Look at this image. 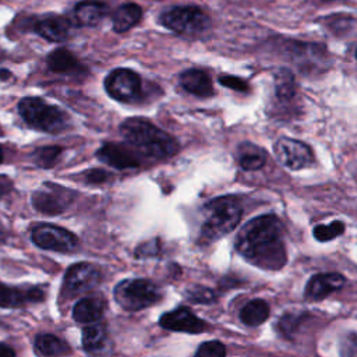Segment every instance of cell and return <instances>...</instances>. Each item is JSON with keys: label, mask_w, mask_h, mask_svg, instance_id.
<instances>
[{"label": "cell", "mask_w": 357, "mask_h": 357, "mask_svg": "<svg viewBox=\"0 0 357 357\" xmlns=\"http://www.w3.org/2000/svg\"><path fill=\"white\" fill-rule=\"evenodd\" d=\"M185 297L191 303H202V304L213 303L216 298L213 290H211L209 287H205V286H198V284L188 287L185 291Z\"/></svg>", "instance_id": "f1b7e54d"}, {"label": "cell", "mask_w": 357, "mask_h": 357, "mask_svg": "<svg viewBox=\"0 0 357 357\" xmlns=\"http://www.w3.org/2000/svg\"><path fill=\"white\" fill-rule=\"evenodd\" d=\"M159 325L167 331L185 333H201L208 328L206 322L198 318L188 307H177L167 311L159 318Z\"/></svg>", "instance_id": "7c38bea8"}, {"label": "cell", "mask_w": 357, "mask_h": 357, "mask_svg": "<svg viewBox=\"0 0 357 357\" xmlns=\"http://www.w3.org/2000/svg\"><path fill=\"white\" fill-rule=\"evenodd\" d=\"M181 86L197 96H211L213 93V86L211 77L198 68H190L180 74L178 77Z\"/></svg>", "instance_id": "ac0fdd59"}, {"label": "cell", "mask_w": 357, "mask_h": 357, "mask_svg": "<svg viewBox=\"0 0 357 357\" xmlns=\"http://www.w3.org/2000/svg\"><path fill=\"white\" fill-rule=\"evenodd\" d=\"M0 57H1V52H0Z\"/></svg>", "instance_id": "b9f144b4"}, {"label": "cell", "mask_w": 357, "mask_h": 357, "mask_svg": "<svg viewBox=\"0 0 357 357\" xmlns=\"http://www.w3.org/2000/svg\"><path fill=\"white\" fill-rule=\"evenodd\" d=\"M0 357H15V353L10 346L0 343Z\"/></svg>", "instance_id": "74e56055"}, {"label": "cell", "mask_w": 357, "mask_h": 357, "mask_svg": "<svg viewBox=\"0 0 357 357\" xmlns=\"http://www.w3.org/2000/svg\"><path fill=\"white\" fill-rule=\"evenodd\" d=\"M10 77H11V73H10L8 70H6V68H0V79L6 81V79H8Z\"/></svg>", "instance_id": "f35d334b"}, {"label": "cell", "mask_w": 357, "mask_h": 357, "mask_svg": "<svg viewBox=\"0 0 357 357\" xmlns=\"http://www.w3.org/2000/svg\"><path fill=\"white\" fill-rule=\"evenodd\" d=\"M61 146L59 145H46V146H40L38 149L33 151L32 153V160L35 162L36 166L43 167V169H49L53 167L60 155H61Z\"/></svg>", "instance_id": "4316f807"}, {"label": "cell", "mask_w": 357, "mask_h": 357, "mask_svg": "<svg viewBox=\"0 0 357 357\" xmlns=\"http://www.w3.org/2000/svg\"><path fill=\"white\" fill-rule=\"evenodd\" d=\"M110 177L109 172L103 170V169H91L88 172H85V178L88 183L92 184H99V183H105L107 178Z\"/></svg>", "instance_id": "836d02e7"}, {"label": "cell", "mask_w": 357, "mask_h": 357, "mask_svg": "<svg viewBox=\"0 0 357 357\" xmlns=\"http://www.w3.org/2000/svg\"><path fill=\"white\" fill-rule=\"evenodd\" d=\"M269 317V305L261 298L248 301L240 311V319L248 326H257L265 322Z\"/></svg>", "instance_id": "d4e9b609"}, {"label": "cell", "mask_w": 357, "mask_h": 357, "mask_svg": "<svg viewBox=\"0 0 357 357\" xmlns=\"http://www.w3.org/2000/svg\"><path fill=\"white\" fill-rule=\"evenodd\" d=\"M236 250L258 268L280 269L286 264V248L278 216L261 215L248 220L236 237Z\"/></svg>", "instance_id": "6da1fadb"}, {"label": "cell", "mask_w": 357, "mask_h": 357, "mask_svg": "<svg viewBox=\"0 0 357 357\" xmlns=\"http://www.w3.org/2000/svg\"><path fill=\"white\" fill-rule=\"evenodd\" d=\"M47 67L54 73H74L81 68L77 57L67 49H56L47 56Z\"/></svg>", "instance_id": "cb8c5ba5"}, {"label": "cell", "mask_w": 357, "mask_h": 357, "mask_svg": "<svg viewBox=\"0 0 357 357\" xmlns=\"http://www.w3.org/2000/svg\"><path fill=\"white\" fill-rule=\"evenodd\" d=\"M105 300L98 296L84 297L75 303L73 308V318L79 324H93L103 317Z\"/></svg>", "instance_id": "e0dca14e"}, {"label": "cell", "mask_w": 357, "mask_h": 357, "mask_svg": "<svg viewBox=\"0 0 357 357\" xmlns=\"http://www.w3.org/2000/svg\"><path fill=\"white\" fill-rule=\"evenodd\" d=\"M74 192L56 183H45L32 194L33 208L45 215H59L73 202Z\"/></svg>", "instance_id": "ba28073f"}, {"label": "cell", "mask_w": 357, "mask_h": 357, "mask_svg": "<svg viewBox=\"0 0 357 357\" xmlns=\"http://www.w3.org/2000/svg\"><path fill=\"white\" fill-rule=\"evenodd\" d=\"M13 188V181L6 174H0V198L7 195Z\"/></svg>", "instance_id": "8d00e7d4"}, {"label": "cell", "mask_w": 357, "mask_h": 357, "mask_svg": "<svg viewBox=\"0 0 357 357\" xmlns=\"http://www.w3.org/2000/svg\"><path fill=\"white\" fill-rule=\"evenodd\" d=\"M3 158H4V153H3V148L0 146V163L3 162Z\"/></svg>", "instance_id": "ab89813d"}, {"label": "cell", "mask_w": 357, "mask_h": 357, "mask_svg": "<svg viewBox=\"0 0 357 357\" xmlns=\"http://www.w3.org/2000/svg\"><path fill=\"white\" fill-rule=\"evenodd\" d=\"M226 347L219 340H209L199 344L194 357H225Z\"/></svg>", "instance_id": "f546056e"}, {"label": "cell", "mask_w": 357, "mask_h": 357, "mask_svg": "<svg viewBox=\"0 0 357 357\" xmlns=\"http://www.w3.org/2000/svg\"><path fill=\"white\" fill-rule=\"evenodd\" d=\"M344 282L346 279L340 273H318L307 282L304 293L307 298L318 301L342 289Z\"/></svg>", "instance_id": "5bb4252c"}, {"label": "cell", "mask_w": 357, "mask_h": 357, "mask_svg": "<svg viewBox=\"0 0 357 357\" xmlns=\"http://www.w3.org/2000/svg\"><path fill=\"white\" fill-rule=\"evenodd\" d=\"M96 158L120 170L139 166V159L131 149L114 142L102 145L96 152Z\"/></svg>", "instance_id": "4fadbf2b"}, {"label": "cell", "mask_w": 357, "mask_h": 357, "mask_svg": "<svg viewBox=\"0 0 357 357\" xmlns=\"http://www.w3.org/2000/svg\"><path fill=\"white\" fill-rule=\"evenodd\" d=\"M158 251H159V243H158V240H152V241L141 244L137 248L135 254L138 257H151V255H155Z\"/></svg>", "instance_id": "d590c367"}, {"label": "cell", "mask_w": 357, "mask_h": 357, "mask_svg": "<svg viewBox=\"0 0 357 357\" xmlns=\"http://www.w3.org/2000/svg\"><path fill=\"white\" fill-rule=\"evenodd\" d=\"M356 59H357V49H356Z\"/></svg>", "instance_id": "60d3db41"}, {"label": "cell", "mask_w": 357, "mask_h": 357, "mask_svg": "<svg viewBox=\"0 0 357 357\" xmlns=\"http://www.w3.org/2000/svg\"><path fill=\"white\" fill-rule=\"evenodd\" d=\"M82 347L93 357L106 356L110 349L106 326L102 324H89L82 329Z\"/></svg>", "instance_id": "9a60e30c"}, {"label": "cell", "mask_w": 357, "mask_h": 357, "mask_svg": "<svg viewBox=\"0 0 357 357\" xmlns=\"http://www.w3.org/2000/svg\"><path fill=\"white\" fill-rule=\"evenodd\" d=\"M107 13L106 4L95 0H85L75 6L73 20L77 26H95Z\"/></svg>", "instance_id": "2e32d148"}, {"label": "cell", "mask_w": 357, "mask_h": 357, "mask_svg": "<svg viewBox=\"0 0 357 357\" xmlns=\"http://www.w3.org/2000/svg\"><path fill=\"white\" fill-rule=\"evenodd\" d=\"M204 220L201 225L199 240L205 244L213 243L229 234L240 223L243 208L233 195H225L211 199L202 209Z\"/></svg>", "instance_id": "3957f363"}, {"label": "cell", "mask_w": 357, "mask_h": 357, "mask_svg": "<svg viewBox=\"0 0 357 357\" xmlns=\"http://www.w3.org/2000/svg\"><path fill=\"white\" fill-rule=\"evenodd\" d=\"M120 132L130 145L152 159H169L178 151V142L172 135L141 117L124 120Z\"/></svg>", "instance_id": "7a4b0ae2"}, {"label": "cell", "mask_w": 357, "mask_h": 357, "mask_svg": "<svg viewBox=\"0 0 357 357\" xmlns=\"http://www.w3.org/2000/svg\"><path fill=\"white\" fill-rule=\"evenodd\" d=\"M43 298V291L40 289L21 290L17 287H10L0 283V307L14 308L21 307L31 301H40Z\"/></svg>", "instance_id": "d6986e66"}, {"label": "cell", "mask_w": 357, "mask_h": 357, "mask_svg": "<svg viewBox=\"0 0 357 357\" xmlns=\"http://www.w3.org/2000/svg\"><path fill=\"white\" fill-rule=\"evenodd\" d=\"M273 151L276 159L290 170L305 169L314 162L311 148L294 138H279L273 145Z\"/></svg>", "instance_id": "30bf717a"}, {"label": "cell", "mask_w": 357, "mask_h": 357, "mask_svg": "<svg viewBox=\"0 0 357 357\" xmlns=\"http://www.w3.org/2000/svg\"><path fill=\"white\" fill-rule=\"evenodd\" d=\"M219 82L223 86L234 89V91H238V92H247L250 89L247 81H244V79H241L238 77H234V75H220L219 77Z\"/></svg>", "instance_id": "1f68e13d"}, {"label": "cell", "mask_w": 357, "mask_h": 357, "mask_svg": "<svg viewBox=\"0 0 357 357\" xmlns=\"http://www.w3.org/2000/svg\"><path fill=\"white\" fill-rule=\"evenodd\" d=\"M35 349L43 357H63L70 353V346L63 339L50 333L38 335Z\"/></svg>", "instance_id": "44dd1931"}, {"label": "cell", "mask_w": 357, "mask_h": 357, "mask_svg": "<svg viewBox=\"0 0 357 357\" xmlns=\"http://www.w3.org/2000/svg\"><path fill=\"white\" fill-rule=\"evenodd\" d=\"M107 93L120 102H135L141 96V78L128 68H116L105 79Z\"/></svg>", "instance_id": "9c48e42d"}, {"label": "cell", "mask_w": 357, "mask_h": 357, "mask_svg": "<svg viewBox=\"0 0 357 357\" xmlns=\"http://www.w3.org/2000/svg\"><path fill=\"white\" fill-rule=\"evenodd\" d=\"M31 238L38 247L57 252H71L78 245V237L74 233L49 223L35 226Z\"/></svg>", "instance_id": "52a82bcc"}, {"label": "cell", "mask_w": 357, "mask_h": 357, "mask_svg": "<svg viewBox=\"0 0 357 357\" xmlns=\"http://www.w3.org/2000/svg\"><path fill=\"white\" fill-rule=\"evenodd\" d=\"M99 282L100 272L95 265L89 262H78L67 269L61 290L66 297H75L92 290Z\"/></svg>", "instance_id": "8fae6325"}, {"label": "cell", "mask_w": 357, "mask_h": 357, "mask_svg": "<svg viewBox=\"0 0 357 357\" xmlns=\"http://www.w3.org/2000/svg\"><path fill=\"white\" fill-rule=\"evenodd\" d=\"M70 21L64 17L52 15L46 17L35 24V31L50 42H61L68 36Z\"/></svg>", "instance_id": "ffe728a7"}, {"label": "cell", "mask_w": 357, "mask_h": 357, "mask_svg": "<svg viewBox=\"0 0 357 357\" xmlns=\"http://www.w3.org/2000/svg\"><path fill=\"white\" fill-rule=\"evenodd\" d=\"M344 231V223L340 220L331 222L329 225H318L314 227L312 234L318 241H329Z\"/></svg>", "instance_id": "83f0119b"}, {"label": "cell", "mask_w": 357, "mask_h": 357, "mask_svg": "<svg viewBox=\"0 0 357 357\" xmlns=\"http://www.w3.org/2000/svg\"><path fill=\"white\" fill-rule=\"evenodd\" d=\"M342 354L344 357H357V335H350L342 343Z\"/></svg>", "instance_id": "e575fe53"}, {"label": "cell", "mask_w": 357, "mask_h": 357, "mask_svg": "<svg viewBox=\"0 0 357 357\" xmlns=\"http://www.w3.org/2000/svg\"><path fill=\"white\" fill-rule=\"evenodd\" d=\"M275 93L279 98V100H283V102L291 100L294 98L296 79L289 70L282 68L275 74Z\"/></svg>", "instance_id": "484cf974"}, {"label": "cell", "mask_w": 357, "mask_h": 357, "mask_svg": "<svg viewBox=\"0 0 357 357\" xmlns=\"http://www.w3.org/2000/svg\"><path fill=\"white\" fill-rule=\"evenodd\" d=\"M18 112L28 126L50 134L66 130L68 124V116L61 109L46 103L40 98L28 96L21 99Z\"/></svg>", "instance_id": "277c9868"}, {"label": "cell", "mask_w": 357, "mask_h": 357, "mask_svg": "<svg viewBox=\"0 0 357 357\" xmlns=\"http://www.w3.org/2000/svg\"><path fill=\"white\" fill-rule=\"evenodd\" d=\"M160 22L180 35H198L211 25L209 17L195 6H177L162 14Z\"/></svg>", "instance_id": "8992f818"}, {"label": "cell", "mask_w": 357, "mask_h": 357, "mask_svg": "<svg viewBox=\"0 0 357 357\" xmlns=\"http://www.w3.org/2000/svg\"><path fill=\"white\" fill-rule=\"evenodd\" d=\"M266 162V153L262 148L244 142L238 148V165L247 172L259 170Z\"/></svg>", "instance_id": "7402d4cb"}, {"label": "cell", "mask_w": 357, "mask_h": 357, "mask_svg": "<svg viewBox=\"0 0 357 357\" xmlns=\"http://www.w3.org/2000/svg\"><path fill=\"white\" fill-rule=\"evenodd\" d=\"M350 22H353V18H350V15H331V18H328L326 21V25L333 32H337V29L346 31V28L350 26Z\"/></svg>", "instance_id": "d6a6232c"}, {"label": "cell", "mask_w": 357, "mask_h": 357, "mask_svg": "<svg viewBox=\"0 0 357 357\" xmlns=\"http://www.w3.org/2000/svg\"><path fill=\"white\" fill-rule=\"evenodd\" d=\"M114 298L126 311H139L160 298L158 286L148 279H124L114 287Z\"/></svg>", "instance_id": "5b68a950"}, {"label": "cell", "mask_w": 357, "mask_h": 357, "mask_svg": "<svg viewBox=\"0 0 357 357\" xmlns=\"http://www.w3.org/2000/svg\"><path fill=\"white\" fill-rule=\"evenodd\" d=\"M303 317L301 315H296V314H286L283 315L279 322H278V329L282 335L290 337L293 336V333H296L298 325L301 324Z\"/></svg>", "instance_id": "4dcf8cb0"}, {"label": "cell", "mask_w": 357, "mask_h": 357, "mask_svg": "<svg viewBox=\"0 0 357 357\" xmlns=\"http://www.w3.org/2000/svg\"><path fill=\"white\" fill-rule=\"evenodd\" d=\"M141 7L135 3H127L120 6L113 14V29L116 32H126L134 26L141 18Z\"/></svg>", "instance_id": "603a6c76"}]
</instances>
